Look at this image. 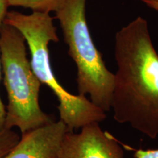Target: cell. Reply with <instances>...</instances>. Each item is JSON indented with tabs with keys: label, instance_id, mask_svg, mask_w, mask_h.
<instances>
[{
	"label": "cell",
	"instance_id": "7c38bea8",
	"mask_svg": "<svg viewBox=\"0 0 158 158\" xmlns=\"http://www.w3.org/2000/svg\"><path fill=\"white\" fill-rule=\"evenodd\" d=\"M137 1L141 2L150 8L158 11V0H137Z\"/></svg>",
	"mask_w": 158,
	"mask_h": 158
},
{
	"label": "cell",
	"instance_id": "7a4b0ae2",
	"mask_svg": "<svg viewBox=\"0 0 158 158\" xmlns=\"http://www.w3.org/2000/svg\"><path fill=\"white\" fill-rule=\"evenodd\" d=\"M50 13L32 12L23 14L8 12L5 23L19 31L30 51L31 69L42 84L48 86L58 100L61 121L69 130L81 129L93 122H100L106 118V112L97 107L86 96L68 92L59 84L50 62L48 45L58 42L56 28Z\"/></svg>",
	"mask_w": 158,
	"mask_h": 158
},
{
	"label": "cell",
	"instance_id": "8992f818",
	"mask_svg": "<svg viewBox=\"0 0 158 158\" xmlns=\"http://www.w3.org/2000/svg\"><path fill=\"white\" fill-rule=\"evenodd\" d=\"M68 131L61 120L51 122L21 135L17 145L3 158H57Z\"/></svg>",
	"mask_w": 158,
	"mask_h": 158
},
{
	"label": "cell",
	"instance_id": "277c9868",
	"mask_svg": "<svg viewBox=\"0 0 158 158\" xmlns=\"http://www.w3.org/2000/svg\"><path fill=\"white\" fill-rule=\"evenodd\" d=\"M86 2L62 0L54 13L68 46V54L76 65L78 94H89L92 103L108 112L110 110L114 74L106 68L91 36Z\"/></svg>",
	"mask_w": 158,
	"mask_h": 158
},
{
	"label": "cell",
	"instance_id": "5b68a950",
	"mask_svg": "<svg viewBox=\"0 0 158 158\" xmlns=\"http://www.w3.org/2000/svg\"><path fill=\"white\" fill-rule=\"evenodd\" d=\"M118 142L98 122L89 124L75 133L68 131L61 145L57 158H124Z\"/></svg>",
	"mask_w": 158,
	"mask_h": 158
},
{
	"label": "cell",
	"instance_id": "ba28073f",
	"mask_svg": "<svg viewBox=\"0 0 158 158\" xmlns=\"http://www.w3.org/2000/svg\"><path fill=\"white\" fill-rule=\"evenodd\" d=\"M21 136L13 130H7L0 135V158H3L19 143Z\"/></svg>",
	"mask_w": 158,
	"mask_h": 158
},
{
	"label": "cell",
	"instance_id": "6da1fadb",
	"mask_svg": "<svg viewBox=\"0 0 158 158\" xmlns=\"http://www.w3.org/2000/svg\"><path fill=\"white\" fill-rule=\"evenodd\" d=\"M114 118L155 139L158 136V54L147 20L138 17L116 33Z\"/></svg>",
	"mask_w": 158,
	"mask_h": 158
},
{
	"label": "cell",
	"instance_id": "9c48e42d",
	"mask_svg": "<svg viewBox=\"0 0 158 158\" xmlns=\"http://www.w3.org/2000/svg\"><path fill=\"white\" fill-rule=\"evenodd\" d=\"M134 157L135 158H158V149L135 150Z\"/></svg>",
	"mask_w": 158,
	"mask_h": 158
},
{
	"label": "cell",
	"instance_id": "52a82bcc",
	"mask_svg": "<svg viewBox=\"0 0 158 158\" xmlns=\"http://www.w3.org/2000/svg\"><path fill=\"white\" fill-rule=\"evenodd\" d=\"M62 0H7L9 6L31 9L32 12H54Z\"/></svg>",
	"mask_w": 158,
	"mask_h": 158
},
{
	"label": "cell",
	"instance_id": "3957f363",
	"mask_svg": "<svg viewBox=\"0 0 158 158\" xmlns=\"http://www.w3.org/2000/svg\"><path fill=\"white\" fill-rule=\"evenodd\" d=\"M0 59L8 98L6 130L19 128L21 135L53 122L41 109V83L27 58L26 42L19 31L4 23L0 30Z\"/></svg>",
	"mask_w": 158,
	"mask_h": 158
},
{
	"label": "cell",
	"instance_id": "8fae6325",
	"mask_svg": "<svg viewBox=\"0 0 158 158\" xmlns=\"http://www.w3.org/2000/svg\"><path fill=\"white\" fill-rule=\"evenodd\" d=\"M8 7L9 5L7 4V0H0V30L5 23L6 15L8 13L7 11Z\"/></svg>",
	"mask_w": 158,
	"mask_h": 158
},
{
	"label": "cell",
	"instance_id": "30bf717a",
	"mask_svg": "<svg viewBox=\"0 0 158 158\" xmlns=\"http://www.w3.org/2000/svg\"><path fill=\"white\" fill-rule=\"evenodd\" d=\"M1 59H0V78H1ZM5 119H6V108L2 100L0 98V135L5 131Z\"/></svg>",
	"mask_w": 158,
	"mask_h": 158
}]
</instances>
